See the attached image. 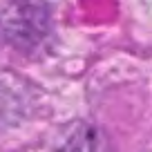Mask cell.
Listing matches in <instances>:
<instances>
[]
</instances>
